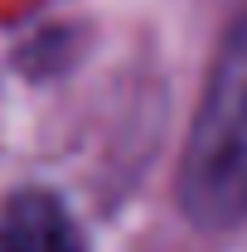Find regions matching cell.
<instances>
[{
	"mask_svg": "<svg viewBox=\"0 0 247 252\" xmlns=\"http://www.w3.org/2000/svg\"><path fill=\"white\" fill-rule=\"evenodd\" d=\"M180 199L204 228H228L247 214V10L209 73L180 170Z\"/></svg>",
	"mask_w": 247,
	"mask_h": 252,
	"instance_id": "1",
	"label": "cell"
},
{
	"mask_svg": "<svg viewBox=\"0 0 247 252\" xmlns=\"http://www.w3.org/2000/svg\"><path fill=\"white\" fill-rule=\"evenodd\" d=\"M0 252H83V233L54 194L25 189L0 204Z\"/></svg>",
	"mask_w": 247,
	"mask_h": 252,
	"instance_id": "2",
	"label": "cell"
}]
</instances>
